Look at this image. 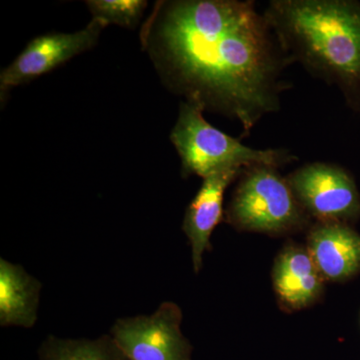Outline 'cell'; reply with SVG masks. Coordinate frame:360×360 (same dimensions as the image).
Returning <instances> with one entry per match:
<instances>
[{
  "label": "cell",
  "mask_w": 360,
  "mask_h": 360,
  "mask_svg": "<svg viewBox=\"0 0 360 360\" xmlns=\"http://www.w3.org/2000/svg\"><path fill=\"white\" fill-rule=\"evenodd\" d=\"M142 42L161 77L186 103L238 120L243 136L281 108L292 61L253 1L160 2Z\"/></svg>",
  "instance_id": "cell-1"
},
{
  "label": "cell",
  "mask_w": 360,
  "mask_h": 360,
  "mask_svg": "<svg viewBox=\"0 0 360 360\" xmlns=\"http://www.w3.org/2000/svg\"><path fill=\"white\" fill-rule=\"evenodd\" d=\"M264 13L292 63L338 86L360 115V2L272 0Z\"/></svg>",
  "instance_id": "cell-2"
},
{
  "label": "cell",
  "mask_w": 360,
  "mask_h": 360,
  "mask_svg": "<svg viewBox=\"0 0 360 360\" xmlns=\"http://www.w3.org/2000/svg\"><path fill=\"white\" fill-rule=\"evenodd\" d=\"M181 160L184 176L205 177L220 170L245 169L255 165L279 167L297 160L286 149L248 148L238 139L212 127L198 106L182 101L172 135Z\"/></svg>",
  "instance_id": "cell-3"
},
{
  "label": "cell",
  "mask_w": 360,
  "mask_h": 360,
  "mask_svg": "<svg viewBox=\"0 0 360 360\" xmlns=\"http://www.w3.org/2000/svg\"><path fill=\"white\" fill-rule=\"evenodd\" d=\"M226 212L227 221L243 231L278 234L304 224L305 212L277 168L255 165L241 174Z\"/></svg>",
  "instance_id": "cell-4"
},
{
  "label": "cell",
  "mask_w": 360,
  "mask_h": 360,
  "mask_svg": "<svg viewBox=\"0 0 360 360\" xmlns=\"http://www.w3.org/2000/svg\"><path fill=\"white\" fill-rule=\"evenodd\" d=\"M181 322V309L165 302L153 314L118 319L110 333L129 360H193Z\"/></svg>",
  "instance_id": "cell-5"
},
{
  "label": "cell",
  "mask_w": 360,
  "mask_h": 360,
  "mask_svg": "<svg viewBox=\"0 0 360 360\" xmlns=\"http://www.w3.org/2000/svg\"><path fill=\"white\" fill-rule=\"evenodd\" d=\"M286 180L305 213L321 222H341L360 213L359 191L345 168L331 163H309Z\"/></svg>",
  "instance_id": "cell-6"
},
{
  "label": "cell",
  "mask_w": 360,
  "mask_h": 360,
  "mask_svg": "<svg viewBox=\"0 0 360 360\" xmlns=\"http://www.w3.org/2000/svg\"><path fill=\"white\" fill-rule=\"evenodd\" d=\"M104 27L99 21L92 20L79 32L49 33L33 39L0 73L1 101L13 87L32 82L89 51L96 44Z\"/></svg>",
  "instance_id": "cell-7"
},
{
  "label": "cell",
  "mask_w": 360,
  "mask_h": 360,
  "mask_svg": "<svg viewBox=\"0 0 360 360\" xmlns=\"http://www.w3.org/2000/svg\"><path fill=\"white\" fill-rule=\"evenodd\" d=\"M245 169L220 170L205 177L195 198L187 206L182 231L191 243L193 269L196 274L202 266L203 255L212 250V232L221 221L225 191Z\"/></svg>",
  "instance_id": "cell-8"
},
{
  "label": "cell",
  "mask_w": 360,
  "mask_h": 360,
  "mask_svg": "<svg viewBox=\"0 0 360 360\" xmlns=\"http://www.w3.org/2000/svg\"><path fill=\"white\" fill-rule=\"evenodd\" d=\"M307 245L326 281H343L360 269V236L342 222H319L310 231Z\"/></svg>",
  "instance_id": "cell-9"
},
{
  "label": "cell",
  "mask_w": 360,
  "mask_h": 360,
  "mask_svg": "<svg viewBox=\"0 0 360 360\" xmlns=\"http://www.w3.org/2000/svg\"><path fill=\"white\" fill-rule=\"evenodd\" d=\"M272 281L279 300L290 309L310 307L323 291V278L309 250L297 246L284 248L279 253Z\"/></svg>",
  "instance_id": "cell-10"
},
{
  "label": "cell",
  "mask_w": 360,
  "mask_h": 360,
  "mask_svg": "<svg viewBox=\"0 0 360 360\" xmlns=\"http://www.w3.org/2000/svg\"><path fill=\"white\" fill-rule=\"evenodd\" d=\"M42 283L20 264L0 258V326L32 328L39 319Z\"/></svg>",
  "instance_id": "cell-11"
},
{
  "label": "cell",
  "mask_w": 360,
  "mask_h": 360,
  "mask_svg": "<svg viewBox=\"0 0 360 360\" xmlns=\"http://www.w3.org/2000/svg\"><path fill=\"white\" fill-rule=\"evenodd\" d=\"M39 360H129L110 333L96 338H61L49 335L37 352Z\"/></svg>",
  "instance_id": "cell-12"
},
{
  "label": "cell",
  "mask_w": 360,
  "mask_h": 360,
  "mask_svg": "<svg viewBox=\"0 0 360 360\" xmlns=\"http://www.w3.org/2000/svg\"><path fill=\"white\" fill-rule=\"evenodd\" d=\"M92 20L104 26L116 25L134 28L148 6L144 0H89L86 1Z\"/></svg>",
  "instance_id": "cell-13"
}]
</instances>
